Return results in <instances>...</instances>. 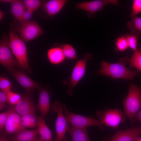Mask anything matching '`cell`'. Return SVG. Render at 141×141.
Returning <instances> with one entry per match:
<instances>
[{"mask_svg": "<svg viewBox=\"0 0 141 141\" xmlns=\"http://www.w3.org/2000/svg\"><path fill=\"white\" fill-rule=\"evenodd\" d=\"M33 13L32 12L26 9L23 16L22 22L30 21L32 17Z\"/></svg>", "mask_w": 141, "mask_h": 141, "instance_id": "34", "label": "cell"}, {"mask_svg": "<svg viewBox=\"0 0 141 141\" xmlns=\"http://www.w3.org/2000/svg\"><path fill=\"white\" fill-rule=\"evenodd\" d=\"M10 4L12 14L19 22H22L23 16L26 10L23 1L13 0Z\"/></svg>", "mask_w": 141, "mask_h": 141, "instance_id": "21", "label": "cell"}, {"mask_svg": "<svg viewBox=\"0 0 141 141\" xmlns=\"http://www.w3.org/2000/svg\"><path fill=\"white\" fill-rule=\"evenodd\" d=\"M59 46L61 48L66 58L72 60L77 58L75 50L71 45L63 44L60 45Z\"/></svg>", "mask_w": 141, "mask_h": 141, "instance_id": "25", "label": "cell"}, {"mask_svg": "<svg viewBox=\"0 0 141 141\" xmlns=\"http://www.w3.org/2000/svg\"><path fill=\"white\" fill-rule=\"evenodd\" d=\"M12 53L9 39L5 36L3 37L0 41V63L8 71L14 68L20 69L17 61Z\"/></svg>", "mask_w": 141, "mask_h": 141, "instance_id": "9", "label": "cell"}, {"mask_svg": "<svg viewBox=\"0 0 141 141\" xmlns=\"http://www.w3.org/2000/svg\"><path fill=\"white\" fill-rule=\"evenodd\" d=\"M26 91V93L22 96L21 100L14 105L13 109L21 116L28 114L36 115V106L29 94L30 92Z\"/></svg>", "mask_w": 141, "mask_h": 141, "instance_id": "12", "label": "cell"}, {"mask_svg": "<svg viewBox=\"0 0 141 141\" xmlns=\"http://www.w3.org/2000/svg\"><path fill=\"white\" fill-rule=\"evenodd\" d=\"M44 118L42 115L37 117L36 126L39 138L42 141H52V133L46 125Z\"/></svg>", "mask_w": 141, "mask_h": 141, "instance_id": "15", "label": "cell"}, {"mask_svg": "<svg viewBox=\"0 0 141 141\" xmlns=\"http://www.w3.org/2000/svg\"><path fill=\"white\" fill-rule=\"evenodd\" d=\"M126 60L130 64V68L134 67L141 72V46L134 51L130 58L126 57Z\"/></svg>", "mask_w": 141, "mask_h": 141, "instance_id": "23", "label": "cell"}, {"mask_svg": "<svg viewBox=\"0 0 141 141\" xmlns=\"http://www.w3.org/2000/svg\"><path fill=\"white\" fill-rule=\"evenodd\" d=\"M135 118V119L138 120L141 124V108L136 114Z\"/></svg>", "mask_w": 141, "mask_h": 141, "instance_id": "36", "label": "cell"}, {"mask_svg": "<svg viewBox=\"0 0 141 141\" xmlns=\"http://www.w3.org/2000/svg\"><path fill=\"white\" fill-rule=\"evenodd\" d=\"M36 107L40 112L41 115L44 117L49 111L50 107V96L47 90L42 89L40 90Z\"/></svg>", "mask_w": 141, "mask_h": 141, "instance_id": "16", "label": "cell"}, {"mask_svg": "<svg viewBox=\"0 0 141 141\" xmlns=\"http://www.w3.org/2000/svg\"><path fill=\"white\" fill-rule=\"evenodd\" d=\"M97 117L105 126L116 129L120 123L123 122L126 116L118 109H107L96 111Z\"/></svg>", "mask_w": 141, "mask_h": 141, "instance_id": "8", "label": "cell"}, {"mask_svg": "<svg viewBox=\"0 0 141 141\" xmlns=\"http://www.w3.org/2000/svg\"><path fill=\"white\" fill-rule=\"evenodd\" d=\"M141 13V0H134L132 3L131 16H137Z\"/></svg>", "mask_w": 141, "mask_h": 141, "instance_id": "31", "label": "cell"}, {"mask_svg": "<svg viewBox=\"0 0 141 141\" xmlns=\"http://www.w3.org/2000/svg\"><path fill=\"white\" fill-rule=\"evenodd\" d=\"M47 54L49 61L53 64H60L66 59L61 48L59 46L50 48L48 51Z\"/></svg>", "mask_w": 141, "mask_h": 141, "instance_id": "18", "label": "cell"}, {"mask_svg": "<svg viewBox=\"0 0 141 141\" xmlns=\"http://www.w3.org/2000/svg\"><path fill=\"white\" fill-rule=\"evenodd\" d=\"M8 72L26 91L32 92L40 87V84L33 81L21 69L14 68Z\"/></svg>", "mask_w": 141, "mask_h": 141, "instance_id": "11", "label": "cell"}, {"mask_svg": "<svg viewBox=\"0 0 141 141\" xmlns=\"http://www.w3.org/2000/svg\"><path fill=\"white\" fill-rule=\"evenodd\" d=\"M66 0H50L44 4V9L48 15L52 17L58 13L66 3Z\"/></svg>", "mask_w": 141, "mask_h": 141, "instance_id": "17", "label": "cell"}, {"mask_svg": "<svg viewBox=\"0 0 141 141\" xmlns=\"http://www.w3.org/2000/svg\"><path fill=\"white\" fill-rule=\"evenodd\" d=\"M125 36L128 47L134 51L136 50L138 45V40L139 36L130 33L129 34H126Z\"/></svg>", "mask_w": 141, "mask_h": 141, "instance_id": "26", "label": "cell"}, {"mask_svg": "<svg viewBox=\"0 0 141 141\" xmlns=\"http://www.w3.org/2000/svg\"><path fill=\"white\" fill-rule=\"evenodd\" d=\"M8 114L5 128L6 133H15L22 128L21 116L13 109L8 110Z\"/></svg>", "mask_w": 141, "mask_h": 141, "instance_id": "14", "label": "cell"}, {"mask_svg": "<svg viewBox=\"0 0 141 141\" xmlns=\"http://www.w3.org/2000/svg\"><path fill=\"white\" fill-rule=\"evenodd\" d=\"M0 141H10L7 138L5 134L2 133L0 134Z\"/></svg>", "mask_w": 141, "mask_h": 141, "instance_id": "35", "label": "cell"}, {"mask_svg": "<svg viewBox=\"0 0 141 141\" xmlns=\"http://www.w3.org/2000/svg\"><path fill=\"white\" fill-rule=\"evenodd\" d=\"M9 37L10 47L17 61L19 68L31 74L32 71L29 64L27 49L24 42L12 29L9 31Z\"/></svg>", "mask_w": 141, "mask_h": 141, "instance_id": "2", "label": "cell"}, {"mask_svg": "<svg viewBox=\"0 0 141 141\" xmlns=\"http://www.w3.org/2000/svg\"><path fill=\"white\" fill-rule=\"evenodd\" d=\"M38 134L37 129L30 130L23 128L14 133L12 140L13 141H33Z\"/></svg>", "mask_w": 141, "mask_h": 141, "instance_id": "19", "label": "cell"}, {"mask_svg": "<svg viewBox=\"0 0 141 141\" xmlns=\"http://www.w3.org/2000/svg\"><path fill=\"white\" fill-rule=\"evenodd\" d=\"M8 114V111L1 113L0 114V130H2L5 127Z\"/></svg>", "mask_w": 141, "mask_h": 141, "instance_id": "33", "label": "cell"}, {"mask_svg": "<svg viewBox=\"0 0 141 141\" xmlns=\"http://www.w3.org/2000/svg\"><path fill=\"white\" fill-rule=\"evenodd\" d=\"M124 115L133 124L135 116L141 108V89L138 86L131 83L130 85L128 94L123 102Z\"/></svg>", "mask_w": 141, "mask_h": 141, "instance_id": "3", "label": "cell"}, {"mask_svg": "<svg viewBox=\"0 0 141 141\" xmlns=\"http://www.w3.org/2000/svg\"><path fill=\"white\" fill-rule=\"evenodd\" d=\"M131 20L127 23L130 33L139 36L141 34V17L137 16H131Z\"/></svg>", "mask_w": 141, "mask_h": 141, "instance_id": "22", "label": "cell"}, {"mask_svg": "<svg viewBox=\"0 0 141 141\" xmlns=\"http://www.w3.org/2000/svg\"><path fill=\"white\" fill-rule=\"evenodd\" d=\"M115 44L116 49L119 51H124L129 47L125 36L119 37L116 40Z\"/></svg>", "mask_w": 141, "mask_h": 141, "instance_id": "28", "label": "cell"}, {"mask_svg": "<svg viewBox=\"0 0 141 141\" xmlns=\"http://www.w3.org/2000/svg\"><path fill=\"white\" fill-rule=\"evenodd\" d=\"M67 108L66 105L56 100L52 104L51 109L54 113H57L55 123L56 137L55 141H63L65 140L66 133L68 126L63 111Z\"/></svg>", "mask_w": 141, "mask_h": 141, "instance_id": "5", "label": "cell"}, {"mask_svg": "<svg viewBox=\"0 0 141 141\" xmlns=\"http://www.w3.org/2000/svg\"><path fill=\"white\" fill-rule=\"evenodd\" d=\"M7 93L0 91V110H1L6 107L5 103L8 102Z\"/></svg>", "mask_w": 141, "mask_h": 141, "instance_id": "32", "label": "cell"}, {"mask_svg": "<svg viewBox=\"0 0 141 141\" xmlns=\"http://www.w3.org/2000/svg\"><path fill=\"white\" fill-rule=\"evenodd\" d=\"M141 135V125L118 131L107 141H135Z\"/></svg>", "mask_w": 141, "mask_h": 141, "instance_id": "13", "label": "cell"}, {"mask_svg": "<svg viewBox=\"0 0 141 141\" xmlns=\"http://www.w3.org/2000/svg\"><path fill=\"white\" fill-rule=\"evenodd\" d=\"M64 116L67 123L74 127L83 128L91 126L98 127L102 131L104 130L103 125L100 120L90 117H86L69 112L67 108L64 111Z\"/></svg>", "mask_w": 141, "mask_h": 141, "instance_id": "6", "label": "cell"}, {"mask_svg": "<svg viewBox=\"0 0 141 141\" xmlns=\"http://www.w3.org/2000/svg\"><path fill=\"white\" fill-rule=\"evenodd\" d=\"M33 141H42L39 138L37 137Z\"/></svg>", "mask_w": 141, "mask_h": 141, "instance_id": "38", "label": "cell"}, {"mask_svg": "<svg viewBox=\"0 0 141 141\" xmlns=\"http://www.w3.org/2000/svg\"><path fill=\"white\" fill-rule=\"evenodd\" d=\"M23 2L26 10L33 13L40 6L41 1L39 0H24Z\"/></svg>", "mask_w": 141, "mask_h": 141, "instance_id": "27", "label": "cell"}, {"mask_svg": "<svg viewBox=\"0 0 141 141\" xmlns=\"http://www.w3.org/2000/svg\"><path fill=\"white\" fill-rule=\"evenodd\" d=\"M12 86V83L8 79L3 77L0 78L1 90L7 92L10 90Z\"/></svg>", "mask_w": 141, "mask_h": 141, "instance_id": "30", "label": "cell"}, {"mask_svg": "<svg viewBox=\"0 0 141 141\" xmlns=\"http://www.w3.org/2000/svg\"><path fill=\"white\" fill-rule=\"evenodd\" d=\"M119 3L117 0H94L77 3L76 7L77 9L86 11L89 17H93L106 5L111 4L118 5Z\"/></svg>", "mask_w": 141, "mask_h": 141, "instance_id": "10", "label": "cell"}, {"mask_svg": "<svg viewBox=\"0 0 141 141\" xmlns=\"http://www.w3.org/2000/svg\"><path fill=\"white\" fill-rule=\"evenodd\" d=\"M93 58L92 54L86 53L83 58L77 60L74 66L68 82L69 89L66 92L72 96L74 88L82 79L86 72L87 61Z\"/></svg>", "mask_w": 141, "mask_h": 141, "instance_id": "4", "label": "cell"}, {"mask_svg": "<svg viewBox=\"0 0 141 141\" xmlns=\"http://www.w3.org/2000/svg\"><path fill=\"white\" fill-rule=\"evenodd\" d=\"M5 13L1 10H0V21H1Z\"/></svg>", "mask_w": 141, "mask_h": 141, "instance_id": "37", "label": "cell"}, {"mask_svg": "<svg viewBox=\"0 0 141 141\" xmlns=\"http://www.w3.org/2000/svg\"><path fill=\"white\" fill-rule=\"evenodd\" d=\"M126 57L120 60L117 63H110L102 61L98 74L105 75L116 79H132L138 74L137 71L130 70L126 66Z\"/></svg>", "mask_w": 141, "mask_h": 141, "instance_id": "1", "label": "cell"}, {"mask_svg": "<svg viewBox=\"0 0 141 141\" xmlns=\"http://www.w3.org/2000/svg\"><path fill=\"white\" fill-rule=\"evenodd\" d=\"M37 117L36 115L28 114L21 116V124L22 128H34L36 126Z\"/></svg>", "mask_w": 141, "mask_h": 141, "instance_id": "24", "label": "cell"}, {"mask_svg": "<svg viewBox=\"0 0 141 141\" xmlns=\"http://www.w3.org/2000/svg\"><path fill=\"white\" fill-rule=\"evenodd\" d=\"M13 29L18 33L24 42L31 40L42 35L43 31L36 22L28 21L20 23Z\"/></svg>", "mask_w": 141, "mask_h": 141, "instance_id": "7", "label": "cell"}, {"mask_svg": "<svg viewBox=\"0 0 141 141\" xmlns=\"http://www.w3.org/2000/svg\"><path fill=\"white\" fill-rule=\"evenodd\" d=\"M135 141H141V137L138 138Z\"/></svg>", "mask_w": 141, "mask_h": 141, "instance_id": "39", "label": "cell"}, {"mask_svg": "<svg viewBox=\"0 0 141 141\" xmlns=\"http://www.w3.org/2000/svg\"><path fill=\"white\" fill-rule=\"evenodd\" d=\"M67 130L71 136L72 141H91L85 128H79L68 126Z\"/></svg>", "mask_w": 141, "mask_h": 141, "instance_id": "20", "label": "cell"}, {"mask_svg": "<svg viewBox=\"0 0 141 141\" xmlns=\"http://www.w3.org/2000/svg\"><path fill=\"white\" fill-rule=\"evenodd\" d=\"M8 102L15 105L21 100L22 96L19 94L10 90L7 93Z\"/></svg>", "mask_w": 141, "mask_h": 141, "instance_id": "29", "label": "cell"}]
</instances>
